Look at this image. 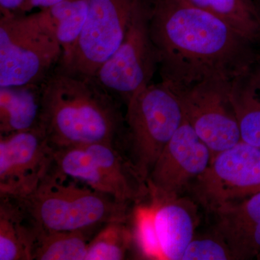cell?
I'll return each instance as SVG.
<instances>
[{"label": "cell", "instance_id": "cell-1", "mask_svg": "<svg viewBox=\"0 0 260 260\" xmlns=\"http://www.w3.org/2000/svg\"><path fill=\"white\" fill-rule=\"evenodd\" d=\"M150 32L161 82L175 93L205 82L232 83L260 60L258 44L183 0H154Z\"/></svg>", "mask_w": 260, "mask_h": 260}, {"label": "cell", "instance_id": "cell-2", "mask_svg": "<svg viewBox=\"0 0 260 260\" xmlns=\"http://www.w3.org/2000/svg\"><path fill=\"white\" fill-rule=\"evenodd\" d=\"M121 104L94 77L57 67L42 84L40 126L54 150L109 143L123 150Z\"/></svg>", "mask_w": 260, "mask_h": 260}, {"label": "cell", "instance_id": "cell-3", "mask_svg": "<svg viewBox=\"0 0 260 260\" xmlns=\"http://www.w3.org/2000/svg\"><path fill=\"white\" fill-rule=\"evenodd\" d=\"M51 166L37 187L22 197H9L34 229L48 232H91L95 228L126 220L128 205L110 195L75 183Z\"/></svg>", "mask_w": 260, "mask_h": 260}, {"label": "cell", "instance_id": "cell-4", "mask_svg": "<svg viewBox=\"0 0 260 260\" xmlns=\"http://www.w3.org/2000/svg\"><path fill=\"white\" fill-rule=\"evenodd\" d=\"M62 56L60 44L39 12L1 15L0 87L42 85Z\"/></svg>", "mask_w": 260, "mask_h": 260}, {"label": "cell", "instance_id": "cell-5", "mask_svg": "<svg viewBox=\"0 0 260 260\" xmlns=\"http://www.w3.org/2000/svg\"><path fill=\"white\" fill-rule=\"evenodd\" d=\"M126 107L123 151L147 184L184 116L177 95L162 82L149 84L130 99Z\"/></svg>", "mask_w": 260, "mask_h": 260}, {"label": "cell", "instance_id": "cell-6", "mask_svg": "<svg viewBox=\"0 0 260 260\" xmlns=\"http://www.w3.org/2000/svg\"><path fill=\"white\" fill-rule=\"evenodd\" d=\"M52 168L65 177L83 181L119 203H138L149 194L148 185L124 151L109 143L54 150Z\"/></svg>", "mask_w": 260, "mask_h": 260}, {"label": "cell", "instance_id": "cell-7", "mask_svg": "<svg viewBox=\"0 0 260 260\" xmlns=\"http://www.w3.org/2000/svg\"><path fill=\"white\" fill-rule=\"evenodd\" d=\"M154 0L135 13L120 45L98 70L94 78L121 104L151 83L158 70V56L150 32Z\"/></svg>", "mask_w": 260, "mask_h": 260}, {"label": "cell", "instance_id": "cell-8", "mask_svg": "<svg viewBox=\"0 0 260 260\" xmlns=\"http://www.w3.org/2000/svg\"><path fill=\"white\" fill-rule=\"evenodd\" d=\"M146 1L88 0V14L79 40L58 67L93 77L119 47L135 13Z\"/></svg>", "mask_w": 260, "mask_h": 260}, {"label": "cell", "instance_id": "cell-9", "mask_svg": "<svg viewBox=\"0 0 260 260\" xmlns=\"http://www.w3.org/2000/svg\"><path fill=\"white\" fill-rule=\"evenodd\" d=\"M189 191L211 213L260 192V148L241 140L217 154Z\"/></svg>", "mask_w": 260, "mask_h": 260}, {"label": "cell", "instance_id": "cell-10", "mask_svg": "<svg viewBox=\"0 0 260 260\" xmlns=\"http://www.w3.org/2000/svg\"><path fill=\"white\" fill-rule=\"evenodd\" d=\"M232 83L205 82L174 93L184 119L210 149L212 158L242 140L231 98Z\"/></svg>", "mask_w": 260, "mask_h": 260}, {"label": "cell", "instance_id": "cell-11", "mask_svg": "<svg viewBox=\"0 0 260 260\" xmlns=\"http://www.w3.org/2000/svg\"><path fill=\"white\" fill-rule=\"evenodd\" d=\"M211 152L184 119L149 175V194L162 200L180 198L205 172Z\"/></svg>", "mask_w": 260, "mask_h": 260}, {"label": "cell", "instance_id": "cell-12", "mask_svg": "<svg viewBox=\"0 0 260 260\" xmlns=\"http://www.w3.org/2000/svg\"><path fill=\"white\" fill-rule=\"evenodd\" d=\"M54 152L41 126L0 135V195L22 197L34 190L50 170Z\"/></svg>", "mask_w": 260, "mask_h": 260}, {"label": "cell", "instance_id": "cell-13", "mask_svg": "<svg viewBox=\"0 0 260 260\" xmlns=\"http://www.w3.org/2000/svg\"><path fill=\"white\" fill-rule=\"evenodd\" d=\"M213 214L214 231L229 246L234 259H260V192L224 205Z\"/></svg>", "mask_w": 260, "mask_h": 260}, {"label": "cell", "instance_id": "cell-14", "mask_svg": "<svg viewBox=\"0 0 260 260\" xmlns=\"http://www.w3.org/2000/svg\"><path fill=\"white\" fill-rule=\"evenodd\" d=\"M153 222L162 259L181 260L194 237L198 225L196 205L186 198L152 199Z\"/></svg>", "mask_w": 260, "mask_h": 260}, {"label": "cell", "instance_id": "cell-15", "mask_svg": "<svg viewBox=\"0 0 260 260\" xmlns=\"http://www.w3.org/2000/svg\"><path fill=\"white\" fill-rule=\"evenodd\" d=\"M42 85L0 87V135L40 126Z\"/></svg>", "mask_w": 260, "mask_h": 260}, {"label": "cell", "instance_id": "cell-16", "mask_svg": "<svg viewBox=\"0 0 260 260\" xmlns=\"http://www.w3.org/2000/svg\"><path fill=\"white\" fill-rule=\"evenodd\" d=\"M231 98L241 140L260 148V68L258 63L232 82Z\"/></svg>", "mask_w": 260, "mask_h": 260}, {"label": "cell", "instance_id": "cell-17", "mask_svg": "<svg viewBox=\"0 0 260 260\" xmlns=\"http://www.w3.org/2000/svg\"><path fill=\"white\" fill-rule=\"evenodd\" d=\"M35 234L14 200L1 196L0 260H31Z\"/></svg>", "mask_w": 260, "mask_h": 260}, {"label": "cell", "instance_id": "cell-18", "mask_svg": "<svg viewBox=\"0 0 260 260\" xmlns=\"http://www.w3.org/2000/svg\"><path fill=\"white\" fill-rule=\"evenodd\" d=\"M88 7V0H64L39 11L62 49L61 61L71 54L79 40L86 20Z\"/></svg>", "mask_w": 260, "mask_h": 260}, {"label": "cell", "instance_id": "cell-19", "mask_svg": "<svg viewBox=\"0 0 260 260\" xmlns=\"http://www.w3.org/2000/svg\"><path fill=\"white\" fill-rule=\"evenodd\" d=\"M214 15L244 37L260 44V14L253 0H183Z\"/></svg>", "mask_w": 260, "mask_h": 260}, {"label": "cell", "instance_id": "cell-20", "mask_svg": "<svg viewBox=\"0 0 260 260\" xmlns=\"http://www.w3.org/2000/svg\"><path fill=\"white\" fill-rule=\"evenodd\" d=\"M34 231L31 260H85L91 232Z\"/></svg>", "mask_w": 260, "mask_h": 260}, {"label": "cell", "instance_id": "cell-21", "mask_svg": "<svg viewBox=\"0 0 260 260\" xmlns=\"http://www.w3.org/2000/svg\"><path fill=\"white\" fill-rule=\"evenodd\" d=\"M126 220L113 221L90 239L85 260H121L126 258L133 240V233Z\"/></svg>", "mask_w": 260, "mask_h": 260}, {"label": "cell", "instance_id": "cell-22", "mask_svg": "<svg viewBox=\"0 0 260 260\" xmlns=\"http://www.w3.org/2000/svg\"><path fill=\"white\" fill-rule=\"evenodd\" d=\"M133 237L142 255L144 257L162 259L161 251L154 226L152 203L138 207L135 209Z\"/></svg>", "mask_w": 260, "mask_h": 260}, {"label": "cell", "instance_id": "cell-23", "mask_svg": "<svg viewBox=\"0 0 260 260\" xmlns=\"http://www.w3.org/2000/svg\"><path fill=\"white\" fill-rule=\"evenodd\" d=\"M234 259L229 246L213 230V234L193 238L181 260Z\"/></svg>", "mask_w": 260, "mask_h": 260}, {"label": "cell", "instance_id": "cell-24", "mask_svg": "<svg viewBox=\"0 0 260 260\" xmlns=\"http://www.w3.org/2000/svg\"><path fill=\"white\" fill-rule=\"evenodd\" d=\"M26 0H0L1 15L18 14Z\"/></svg>", "mask_w": 260, "mask_h": 260}, {"label": "cell", "instance_id": "cell-25", "mask_svg": "<svg viewBox=\"0 0 260 260\" xmlns=\"http://www.w3.org/2000/svg\"><path fill=\"white\" fill-rule=\"evenodd\" d=\"M64 0H26L20 13H28L36 8H39L40 9L48 8Z\"/></svg>", "mask_w": 260, "mask_h": 260}, {"label": "cell", "instance_id": "cell-26", "mask_svg": "<svg viewBox=\"0 0 260 260\" xmlns=\"http://www.w3.org/2000/svg\"><path fill=\"white\" fill-rule=\"evenodd\" d=\"M256 5H257L258 10H259V14H260V3H259V4H258V3H256Z\"/></svg>", "mask_w": 260, "mask_h": 260}, {"label": "cell", "instance_id": "cell-27", "mask_svg": "<svg viewBox=\"0 0 260 260\" xmlns=\"http://www.w3.org/2000/svg\"><path fill=\"white\" fill-rule=\"evenodd\" d=\"M258 66H259V68H260V60L259 62H258Z\"/></svg>", "mask_w": 260, "mask_h": 260}]
</instances>
